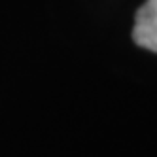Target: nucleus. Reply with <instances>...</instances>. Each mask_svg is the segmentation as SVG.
<instances>
[{
  "label": "nucleus",
  "instance_id": "f257e3e1",
  "mask_svg": "<svg viewBox=\"0 0 157 157\" xmlns=\"http://www.w3.org/2000/svg\"><path fill=\"white\" fill-rule=\"evenodd\" d=\"M132 40L136 46L157 53V0H146L134 17Z\"/></svg>",
  "mask_w": 157,
  "mask_h": 157
}]
</instances>
